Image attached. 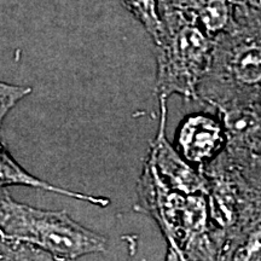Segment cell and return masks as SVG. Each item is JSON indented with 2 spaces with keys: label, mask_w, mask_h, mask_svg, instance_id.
<instances>
[{
  "label": "cell",
  "mask_w": 261,
  "mask_h": 261,
  "mask_svg": "<svg viewBox=\"0 0 261 261\" xmlns=\"http://www.w3.org/2000/svg\"><path fill=\"white\" fill-rule=\"evenodd\" d=\"M0 236L42 250L52 260H75L107 249V238L76 223L65 211L19 203L4 188L0 194Z\"/></svg>",
  "instance_id": "6da1fadb"
},
{
  "label": "cell",
  "mask_w": 261,
  "mask_h": 261,
  "mask_svg": "<svg viewBox=\"0 0 261 261\" xmlns=\"http://www.w3.org/2000/svg\"><path fill=\"white\" fill-rule=\"evenodd\" d=\"M160 4L163 37L156 47V92L198 99L197 90L210 64L213 38L194 16Z\"/></svg>",
  "instance_id": "7a4b0ae2"
},
{
  "label": "cell",
  "mask_w": 261,
  "mask_h": 261,
  "mask_svg": "<svg viewBox=\"0 0 261 261\" xmlns=\"http://www.w3.org/2000/svg\"><path fill=\"white\" fill-rule=\"evenodd\" d=\"M137 194L140 207L159 224L168 242V259L184 260L188 196L169 188L149 158L140 175Z\"/></svg>",
  "instance_id": "3957f363"
},
{
  "label": "cell",
  "mask_w": 261,
  "mask_h": 261,
  "mask_svg": "<svg viewBox=\"0 0 261 261\" xmlns=\"http://www.w3.org/2000/svg\"><path fill=\"white\" fill-rule=\"evenodd\" d=\"M160 98V126L151 144L149 160L158 171L162 180L174 190L182 194H197L207 191V179L201 169L194 167L181 158L166 138L167 121V98Z\"/></svg>",
  "instance_id": "277c9868"
},
{
  "label": "cell",
  "mask_w": 261,
  "mask_h": 261,
  "mask_svg": "<svg viewBox=\"0 0 261 261\" xmlns=\"http://www.w3.org/2000/svg\"><path fill=\"white\" fill-rule=\"evenodd\" d=\"M175 140L181 158L202 171L224 150L226 135L221 120L207 114H192L182 120Z\"/></svg>",
  "instance_id": "5b68a950"
},
{
  "label": "cell",
  "mask_w": 261,
  "mask_h": 261,
  "mask_svg": "<svg viewBox=\"0 0 261 261\" xmlns=\"http://www.w3.org/2000/svg\"><path fill=\"white\" fill-rule=\"evenodd\" d=\"M9 185H22V187H31L35 189H40V190L55 192V194H60L67 197L74 198V200H79L87 202V203L98 205V207H108L110 204V200L104 196H93L83 194V192H76L68 190V189L56 187L50 182L41 180L31 173L25 171L16 160L12 158L9 150L3 145L0 142V188H6Z\"/></svg>",
  "instance_id": "8992f818"
},
{
  "label": "cell",
  "mask_w": 261,
  "mask_h": 261,
  "mask_svg": "<svg viewBox=\"0 0 261 261\" xmlns=\"http://www.w3.org/2000/svg\"><path fill=\"white\" fill-rule=\"evenodd\" d=\"M161 4L182 10L194 16L207 34L214 39L234 22L231 0H160Z\"/></svg>",
  "instance_id": "52a82bcc"
},
{
  "label": "cell",
  "mask_w": 261,
  "mask_h": 261,
  "mask_svg": "<svg viewBox=\"0 0 261 261\" xmlns=\"http://www.w3.org/2000/svg\"><path fill=\"white\" fill-rule=\"evenodd\" d=\"M127 11L144 27L155 45L163 37V22L159 0H121Z\"/></svg>",
  "instance_id": "ba28073f"
},
{
  "label": "cell",
  "mask_w": 261,
  "mask_h": 261,
  "mask_svg": "<svg viewBox=\"0 0 261 261\" xmlns=\"http://www.w3.org/2000/svg\"><path fill=\"white\" fill-rule=\"evenodd\" d=\"M4 188H0V194ZM0 260H51L42 250L23 243H12L0 236Z\"/></svg>",
  "instance_id": "9c48e42d"
},
{
  "label": "cell",
  "mask_w": 261,
  "mask_h": 261,
  "mask_svg": "<svg viewBox=\"0 0 261 261\" xmlns=\"http://www.w3.org/2000/svg\"><path fill=\"white\" fill-rule=\"evenodd\" d=\"M32 93V89L27 86L6 84L0 81V128L6 115L21 102L24 97Z\"/></svg>",
  "instance_id": "30bf717a"
},
{
  "label": "cell",
  "mask_w": 261,
  "mask_h": 261,
  "mask_svg": "<svg viewBox=\"0 0 261 261\" xmlns=\"http://www.w3.org/2000/svg\"><path fill=\"white\" fill-rule=\"evenodd\" d=\"M231 255L232 260L261 259V230L250 234L246 242L231 253Z\"/></svg>",
  "instance_id": "8fae6325"
}]
</instances>
